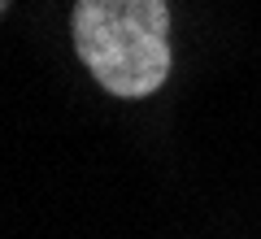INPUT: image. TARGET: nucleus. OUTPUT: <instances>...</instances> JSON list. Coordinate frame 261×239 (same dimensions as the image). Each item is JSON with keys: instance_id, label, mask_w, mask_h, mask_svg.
<instances>
[{"instance_id": "1", "label": "nucleus", "mask_w": 261, "mask_h": 239, "mask_svg": "<svg viewBox=\"0 0 261 239\" xmlns=\"http://www.w3.org/2000/svg\"><path fill=\"white\" fill-rule=\"evenodd\" d=\"M74 52L109 96L144 100L170 78L166 0H74Z\"/></svg>"}, {"instance_id": "2", "label": "nucleus", "mask_w": 261, "mask_h": 239, "mask_svg": "<svg viewBox=\"0 0 261 239\" xmlns=\"http://www.w3.org/2000/svg\"><path fill=\"white\" fill-rule=\"evenodd\" d=\"M5 9H9V0H0V18H5Z\"/></svg>"}]
</instances>
